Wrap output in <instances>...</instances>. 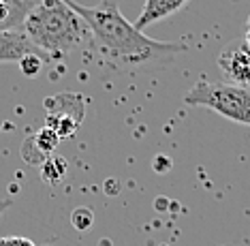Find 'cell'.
I'll return each instance as SVG.
<instances>
[{"label":"cell","mask_w":250,"mask_h":246,"mask_svg":"<svg viewBox=\"0 0 250 246\" xmlns=\"http://www.w3.org/2000/svg\"><path fill=\"white\" fill-rule=\"evenodd\" d=\"M64 2L88 24L96 49L109 65L137 67L188 49V45L184 43H167L147 37L120 13L113 0H103L96 7H86L75 0H64Z\"/></svg>","instance_id":"1"},{"label":"cell","mask_w":250,"mask_h":246,"mask_svg":"<svg viewBox=\"0 0 250 246\" xmlns=\"http://www.w3.org/2000/svg\"><path fill=\"white\" fill-rule=\"evenodd\" d=\"M24 30L49 58H64L92 39L88 24L64 0H43L26 20Z\"/></svg>","instance_id":"2"},{"label":"cell","mask_w":250,"mask_h":246,"mask_svg":"<svg viewBox=\"0 0 250 246\" xmlns=\"http://www.w3.org/2000/svg\"><path fill=\"white\" fill-rule=\"evenodd\" d=\"M186 105L208 107L227 120L250 127V92L242 86L223 82H197L184 96Z\"/></svg>","instance_id":"3"},{"label":"cell","mask_w":250,"mask_h":246,"mask_svg":"<svg viewBox=\"0 0 250 246\" xmlns=\"http://www.w3.org/2000/svg\"><path fill=\"white\" fill-rule=\"evenodd\" d=\"M47 107V127L60 135V139L73 137L83 120V99L82 94H56L54 99L45 101Z\"/></svg>","instance_id":"4"},{"label":"cell","mask_w":250,"mask_h":246,"mask_svg":"<svg viewBox=\"0 0 250 246\" xmlns=\"http://www.w3.org/2000/svg\"><path fill=\"white\" fill-rule=\"evenodd\" d=\"M218 68L229 79V84L242 86V88L250 86V47L244 39L229 43L220 51Z\"/></svg>","instance_id":"5"},{"label":"cell","mask_w":250,"mask_h":246,"mask_svg":"<svg viewBox=\"0 0 250 246\" xmlns=\"http://www.w3.org/2000/svg\"><path fill=\"white\" fill-rule=\"evenodd\" d=\"M28 54H43V51L30 41V37L26 34L24 28L0 32V65L20 62Z\"/></svg>","instance_id":"6"},{"label":"cell","mask_w":250,"mask_h":246,"mask_svg":"<svg viewBox=\"0 0 250 246\" xmlns=\"http://www.w3.org/2000/svg\"><path fill=\"white\" fill-rule=\"evenodd\" d=\"M43 0H0V32L24 28L26 20Z\"/></svg>","instance_id":"7"},{"label":"cell","mask_w":250,"mask_h":246,"mask_svg":"<svg viewBox=\"0 0 250 246\" xmlns=\"http://www.w3.org/2000/svg\"><path fill=\"white\" fill-rule=\"evenodd\" d=\"M186 2H188V0H146L144 9H141L137 22H135V28L144 30V28L154 24V22H161L165 17L178 13Z\"/></svg>","instance_id":"8"},{"label":"cell","mask_w":250,"mask_h":246,"mask_svg":"<svg viewBox=\"0 0 250 246\" xmlns=\"http://www.w3.org/2000/svg\"><path fill=\"white\" fill-rule=\"evenodd\" d=\"M66 169H69V163H66L62 157H52V154H49V157L41 163V176H43L45 182H49V184H58V182L66 176Z\"/></svg>","instance_id":"9"},{"label":"cell","mask_w":250,"mask_h":246,"mask_svg":"<svg viewBox=\"0 0 250 246\" xmlns=\"http://www.w3.org/2000/svg\"><path fill=\"white\" fill-rule=\"evenodd\" d=\"M32 141H35V148L39 150V154L47 158L49 154H52L56 148H58V144H60V135L56 133L54 129L43 127L35 137H32Z\"/></svg>","instance_id":"10"},{"label":"cell","mask_w":250,"mask_h":246,"mask_svg":"<svg viewBox=\"0 0 250 246\" xmlns=\"http://www.w3.org/2000/svg\"><path fill=\"white\" fill-rule=\"evenodd\" d=\"M47 60H49L47 54H28V56H24V58L18 62V65H20V68H21V73H24V75L35 77Z\"/></svg>","instance_id":"11"},{"label":"cell","mask_w":250,"mask_h":246,"mask_svg":"<svg viewBox=\"0 0 250 246\" xmlns=\"http://www.w3.org/2000/svg\"><path fill=\"white\" fill-rule=\"evenodd\" d=\"M94 223V212L90 208H86V205H79V208H75L71 212V225L75 227L77 231H86L92 227Z\"/></svg>","instance_id":"12"},{"label":"cell","mask_w":250,"mask_h":246,"mask_svg":"<svg viewBox=\"0 0 250 246\" xmlns=\"http://www.w3.org/2000/svg\"><path fill=\"white\" fill-rule=\"evenodd\" d=\"M11 244L13 246H35V242L32 240H28V238H11Z\"/></svg>","instance_id":"13"},{"label":"cell","mask_w":250,"mask_h":246,"mask_svg":"<svg viewBox=\"0 0 250 246\" xmlns=\"http://www.w3.org/2000/svg\"><path fill=\"white\" fill-rule=\"evenodd\" d=\"M7 208H11V201H9V199H4V201H0V214H2Z\"/></svg>","instance_id":"14"},{"label":"cell","mask_w":250,"mask_h":246,"mask_svg":"<svg viewBox=\"0 0 250 246\" xmlns=\"http://www.w3.org/2000/svg\"><path fill=\"white\" fill-rule=\"evenodd\" d=\"M0 246H13L11 244V238H0Z\"/></svg>","instance_id":"15"},{"label":"cell","mask_w":250,"mask_h":246,"mask_svg":"<svg viewBox=\"0 0 250 246\" xmlns=\"http://www.w3.org/2000/svg\"><path fill=\"white\" fill-rule=\"evenodd\" d=\"M246 28H250V15H248V22H246Z\"/></svg>","instance_id":"16"}]
</instances>
